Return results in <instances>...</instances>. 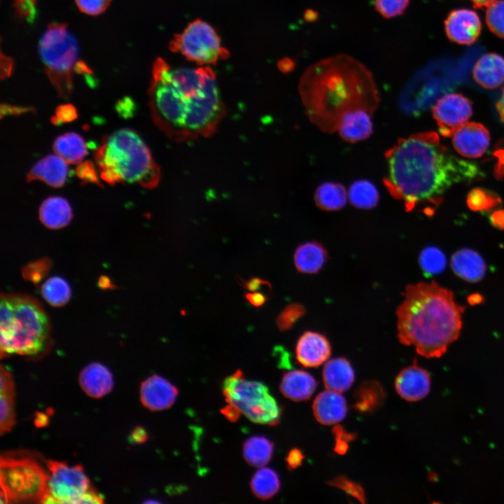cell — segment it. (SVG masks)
<instances>
[{"label": "cell", "instance_id": "obj_1", "mask_svg": "<svg viewBox=\"0 0 504 504\" xmlns=\"http://www.w3.org/2000/svg\"><path fill=\"white\" fill-rule=\"evenodd\" d=\"M385 158L383 181L391 195L402 201L407 211L416 210L429 216L451 186L484 175L476 164L454 155L435 132L398 139Z\"/></svg>", "mask_w": 504, "mask_h": 504}, {"label": "cell", "instance_id": "obj_2", "mask_svg": "<svg viewBox=\"0 0 504 504\" xmlns=\"http://www.w3.org/2000/svg\"><path fill=\"white\" fill-rule=\"evenodd\" d=\"M148 97L154 122L174 141L209 136L225 113L216 75L208 66L173 69L157 58Z\"/></svg>", "mask_w": 504, "mask_h": 504}, {"label": "cell", "instance_id": "obj_3", "mask_svg": "<svg viewBox=\"0 0 504 504\" xmlns=\"http://www.w3.org/2000/svg\"><path fill=\"white\" fill-rule=\"evenodd\" d=\"M299 93L309 120L326 133L356 110L374 113L379 94L371 71L356 58L340 53L322 59L302 75Z\"/></svg>", "mask_w": 504, "mask_h": 504}, {"label": "cell", "instance_id": "obj_4", "mask_svg": "<svg viewBox=\"0 0 504 504\" xmlns=\"http://www.w3.org/2000/svg\"><path fill=\"white\" fill-rule=\"evenodd\" d=\"M403 295L396 312L399 341L427 358L441 357L460 335L465 307L435 281L408 285Z\"/></svg>", "mask_w": 504, "mask_h": 504}, {"label": "cell", "instance_id": "obj_5", "mask_svg": "<svg viewBox=\"0 0 504 504\" xmlns=\"http://www.w3.org/2000/svg\"><path fill=\"white\" fill-rule=\"evenodd\" d=\"M94 158L102 179L110 185L136 183L150 189L160 181V170L150 150L132 130L121 129L106 136Z\"/></svg>", "mask_w": 504, "mask_h": 504}, {"label": "cell", "instance_id": "obj_6", "mask_svg": "<svg viewBox=\"0 0 504 504\" xmlns=\"http://www.w3.org/2000/svg\"><path fill=\"white\" fill-rule=\"evenodd\" d=\"M48 316L34 298L20 294L1 295V355L33 356L44 349L49 336Z\"/></svg>", "mask_w": 504, "mask_h": 504}, {"label": "cell", "instance_id": "obj_7", "mask_svg": "<svg viewBox=\"0 0 504 504\" xmlns=\"http://www.w3.org/2000/svg\"><path fill=\"white\" fill-rule=\"evenodd\" d=\"M39 55L58 94L66 98L71 93L72 74L78 62V44L66 24H49L39 42Z\"/></svg>", "mask_w": 504, "mask_h": 504}, {"label": "cell", "instance_id": "obj_8", "mask_svg": "<svg viewBox=\"0 0 504 504\" xmlns=\"http://www.w3.org/2000/svg\"><path fill=\"white\" fill-rule=\"evenodd\" d=\"M49 475L33 458L1 456L0 461L1 503H43L48 496Z\"/></svg>", "mask_w": 504, "mask_h": 504}, {"label": "cell", "instance_id": "obj_9", "mask_svg": "<svg viewBox=\"0 0 504 504\" xmlns=\"http://www.w3.org/2000/svg\"><path fill=\"white\" fill-rule=\"evenodd\" d=\"M223 392L226 401L236 405L251 421L270 426L279 422L281 408L267 387L246 379L240 370L224 380Z\"/></svg>", "mask_w": 504, "mask_h": 504}, {"label": "cell", "instance_id": "obj_10", "mask_svg": "<svg viewBox=\"0 0 504 504\" xmlns=\"http://www.w3.org/2000/svg\"><path fill=\"white\" fill-rule=\"evenodd\" d=\"M169 49L180 52L188 60L200 65L216 64L220 59L229 57V52L221 45L216 30L207 22L197 19L169 43Z\"/></svg>", "mask_w": 504, "mask_h": 504}, {"label": "cell", "instance_id": "obj_11", "mask_svg": "<svg viewBox=\"0 0 504 504\" xmlns=\"http://www.w3.org/2000/svg\"><path fill=\"white\" fill-rule=\"evenodd\" d=\"M48 496L43 503H80L82 497L92 489L80 465L49 460Z\"/></svg>", "mask_w": 504, "mask_h": 504}, {"label": "cell", "instance_id": "obj_12", "mask_svg": "<svg viewBox=\"0 0 504 504\" xmlns=\"http://www.w3.org/2000/svg\"><path fill=\"white\" fill-rule=\"evenodd\" d=\"M432 113L440 133L443 136L449 137L472 115V103L461 94H447L437 101L432 108Z\"/></svg>", "mask_w": 504, "mask_h": 504}, {"label": "cell", "instance_id": "obj_13", "mask_svg": "<svg viewBox=\"0 0 504 504\" xmlns=\"http://www.w3.org/2000/svg\"><path fill=\"white\" fill-rule=\"evenodd\" d=\"M482 24L477 13L470 9L451 11L445 21L444 29L449 39L461 45H471L480 34Z\"/></svg>", "mask_w": 504, "mask_h": 504}, {"label": "cell", "instance_id": "obj_14", "mask_svg": "<svg viewBox=\"0 0 504 504\" xmlns=\"http://www.w3.org/2000/svg\"><path fill=\"white\" fill-rule=\"evenodd\" d=\"M451 136L455 150L460 155L468 158H477L483 155L490 144L488 130L477 122L462 125Z\"/></svg>", "mask_w": 504, "mask_h": 504}, {"label": "cell", "instance_id": "obj_15", "mask_svg": "<svg viewBox=\"0 0 504 504\" xmlns=\"http://www.w3.org/2000/svg\"><path fill=\"white\" fill-rule=\"evenodd\" d=\"M398 394L404 400L415 402L424 398L430 390L428 372L419 366L414 360L412 365L402 369L395 379Z\"/></svg>", "mask_w": 504, "mask_h": 504}, {"label": "cell", "instance_id": "obj_16", "mask_svg": "<svg viewBox=\"0 0 504 504\" xmlns=\"http://www.w3.org/2000/svg\"><path fill=\"white\" fill-rule=\"evenodd\" d=\"M177 388L166 379L159 376L149 377L141 384L140 399L142 404L151 411L169 408L178 396Z\"/></svg>", "mask_w": 504, "mask_h": 504}, {"label": "cell", "instance_id": "obj_17", "mask_svg": "<svg viewBox=\"0 0 504 504\" xmlns=\"http://www.w3.org/2000/svg\"><path fill=\"white\" fill-rule=\"evenodd\" d=\"M331 354V346L323 335L313 331L304 332L295 347L296 359L306 368H316L325 363Z\"/></svg>", "mask_w": 504, "mask_h": 504}, {"label": "cell", "instance_id": "obj_18", "mask_svg": "<svg viewBox=\"0 0 504 504\" xmlns=\"http://www.w3.org/2000/svg\"><path fill=\"white\" fill-rule=\"evenodd\" d=\"M312 410L315 419L323 425L339 423L347 413L345 398L340 393L328 390L318 394L314 400Z\"/></svg>", "mask_w": 504, "mask_h": 504}, {"label": "cell", "instance_id": "obj_19", "mask_svg": "<svg viewBox=\"0 0 504 504\" xmlns=\"http://www.w3.org/2000/svg\"><path fill=\"white\" fill-rule=\"evenodd\" d=\"M67 174V162L57 154L49 155L32 167L27 174V181L39 180L58 188L64 184Z\"/></svg>", "mask_w": 504, "mask_h": 504}, {"label": "cell", "instance_id": "obj_20", "mask_svg": "<svg viewBox=\"0 0 504 504\" xmlns=\"http://www.w3.org/2000/svg\"><path fill=\"white\" fill-rule=\"evenodd\" d=\"M79 384L88 396L99 398L112 390L113 379L112 374L106 366L93 363L81 370Z\"/></svg>", "mask_w": 504, "mask_h": 504}, {"label": "cell", "instance_id": "obj_21", "mask_svg": "<svg viewBox=\"0 0 504 504\" xmlns=\"http://www.w3.org/2000/svg\"><path fill=\"white\" fill-rule=\"evenodd\" d=\"M472 76L484 88H498L504 83V58L494 52L482 55L473 67Z\"/></svg>", "mask_w": 504, "mask_h": 504}, {"label": "cell", "instance_id": "obj_22", "mask_svg": "<svg viewBox=\"0 0 504 504\" xmlns=\"http://www.w3.org/2000/svg\"><path fill=\"white\" fill-rule=\"evenodd\" d=\"M373 113L366 110H356L344 115L337 132L341 138L356 143L370 137L373 132Z\"/></svg>", "mask_w": 504, "mask_h": 504}, {"label": "cell", "instance_id": "obj_23", "mask_svg": "<svg viewBox=\"0 0 504 504\" xmlns=\"http://www.w3.org/2000/svg\"><path fill=\"white\" fill-rule=\"evenodd\" d=\"M316 387L315 378L309 372L299 370L285 373L280 384L281 393L296 402L309 400Z\"/></svg>", "mask_w": 504, "mask_h": 504}, {"label": "cell", "instance_id": "obj_24", "mask_svg": "<svg viewBox=\"0 0 504 504\" xmlns=\"http://www.w3.org/2000/svg\"><path fill=\"white\" fill-rule=\"evenodd\" d=\"M451 267L458 277L470 282L481 280L486 271L483 258L470 248H462L454 253L451 258Z\"/></svg>", "mask_w": 504, "mask_h": 504}, {"label": "cell", "instance_id": "obj_25", "mask_svg": "<svg viewBox=\"0 0 504 504\" xmlns=\"http://www.w3.org/2000/svg\"><path fill=\"white\" fill-rule=\"evenodd\" d=\"M322 377L328 390L342 393L353 384L355 372L350 362L344 357H340L332 358L326 363Z\"/></svg>", "mask_w": 504, "mask_h": 504}, {"label": "cell", "instance_id": "obj_26", "mask_svg": "<svg viewBox=\"0 0 504 504\" xmlns=\"http://www.w3.org/2000/svg\"><path fill=\"white\" fill-rule=\"evenodd\" d=\"M0 431L8 432L15 423V384L10 372L2 365L0 373Z\"/></svg>", "mask_w": 504, "mask_h": 504}, {"label": "cell", "instance_id": "obj_27", "mask_svg": "<svg viewBox=\"0 0 504 504\" xmlns=\"http://www.w3.org/2000/svg\"><path fill=\"white\" fill-rule=\"evenodd\" d=\"M328 258L327 251L320 243L313 241L300 245L294 253L297 270L304 274L317 273Z\"/></svg>", "mask_w": 504, "mask_h": 504}, {"label": "cell", "instance_id": "obj_28", "mask_svg": "<svg viewBox=\"0 0 504 504\" xmlns=\"http://www.w3.org/2000/svg\"><path fill=\"white\" fill-rule=\"evenodd\" d=\"M72 218V211L68 201L61 197H50L39 208V219L50 229H59L67 225Z\"/></svg>", "mask_w": 504, "mask_h": 504}, {"label": "cell", "instance_id": "obj_29", "mask_svg": "<svg viewBox=\"0 0 504 504\" xmlns=\"http://www.w3.org/2000/svg\"><path fill=\"white\" fill-rule=\"evenodd\" d=\"M385 398V391L379 382L364 381L355 391L354 407L361 414L372 413L381 407Z\"/></svg>", "mask_w": 504, "mask_h": 504}, {"label": "cell", "instance_id": "obj_30", "mask_svg": "<svg viewBox=\"0 0 504 504\" xmlns=\"http://www.w3.org/2000/svg\"><path fill=\"white\" fill-rule=\"evenodd\" d=\"M347 200V191L344 186L335 182H324L317 187L314 192L316 204L325 211L341 209L345 206Z\"/></svg>", "mask_w": 504, "mask_h": 504}, {"label": "cell", "instance_id": "obj_31", "mask_svg": "<svg viewBox=\"0 0 504 504\" xmlns=\"http://www.w3.org/2000/svg\"><path fill=\"white\" fill-rule=\"evenodd\" d=\"M53 150L67 163H80L87 153L84 139L75 132H68L56 138Z\"/></svg>", "mask_w": 504, "mask_h": 504}, {"label": "cell", "instance_id": "obj_32", "mask_svg": "<svg viewBox=\"0 0 504 504\" xmlns=\"http://www.w3.org/2000/svg\"><path fill=\"white\" fill-rule=\"evenodd\" d=\"M274 451L273 443L263 436H253L246 440L243 447V454L251 465L262 467L271 459Z\"/></svg>", "mask_w": 504, "mask_h": 504}, {"label": "cell", "instance_id": "obj_33", "mask_svg": "<svg viewBox=\"0 0 504 504\" xmlns=\"http://www.w3.org/2000/svg\"><path fill=\"white\" fill-rule=\"evenodd\" d=\"M347 195L354 206L363 209L374 208L379 199L377 187L366 179L355 181L349 187Z\"/></svg>", "mask_w": 504, "mask_h": 504}, {"label": "cell", "instance_id": "obj_34", "mask_svg": "<svg viewBox=\"0 0 504 504\" xmlns=\"http://www.w3.org/2000/svg\"><path fill=\"white\" fill-rule=\"evenodd\" d=\"M253 494L260 499H269L279 490L280 480L277 473L269 468H262L253 475L251 481Z\"/></svg>", "mask_w": 504, "mask_h": 504}, {"label": "cell", "instance_id": "obj_35", "mask_svg": "<svg viewBox=\"0 0 504 504\" xmlns=\"http://www.w3.org/2000/svg\"><path fill=\"white\" fill-rule=\"evenodd\" d=\"M41 293L49 304L53 307H61L69 302L71 290L69 284L65 279L54 276L48 279L43 284Z\"/></svg>", "mask_w": 504, "mask_h": 504}, {"label": "cell", "instance_id": "obj_36", "mask_svg": "<svg viewBox=\"0 0 504 504\" xmlns=\"http://www.w3.org/2000/svg\"><path fill=\"white\" fill-rule=\"evenodd\" d=\"M466 200L468 207L474 211H489L502 202L496 192L481 188L471 190Z\"/></svg>", "mask_w": 504, "mask_h": 504}, {"label": "cell", "instance_id": "obj_37", "mask_svg": "<svg viewBox=\"0 0 504 504\" xmlns=\"http://www.w3.org/2000/svg\"><path fill=\"white\" fill-rule=\"evenodd\" d=\"M419 260L420 267L426 275L441 273L447 264L444 254L434 246H428L422 250Z\"/></svg>", "mask_w": 504, "mask_h": 504}, {"label": "cell", "instance_id": "obj_38", "mask_svg": "<svg viewBox=\"0 0 504 504\" xmlns=\"http://www.w3.org/2000/svg\"><path fill=\"white\" fill-rule=\"evenodd\" d=\"M485 20L490 31L504 38V0L496 1L487 8Z\"/></svg>", "mask_w": 504, "mask_h": 504}, {"label": "cell", "instance_id": "obj_39", "mask_svg": "<svg viewBox=\"0 0 504 504\" xmlns=\"http://www.w3.org/2000/svg\"><path fill=\"white\" fill-rule=\"evenodd\" d=\"M328 484L336 487L351 496L361 503H366V496L363 486L358 482L344 475H339L328 482Z\"/></svg>", "mask_w": 504, "mask_h": 504}, {"label": "cell", "instance_id": "obj_40", "mask_svg": "<svg viewBox=\"0 0 504 504\" xmlns=\"http://www.w3.org/2000/svg\"><path fill=\"white\" fill-rule=\"evenodd\" d=\"M305 314L304 307L300 303L288 304L276 318V325L280 330H288Z\"/></svg>", "mask_w": 504, "mask_h": 504}, {"label": "cell", "instance_id": "obj_41", "mask_svg": "<svg viewBox=\"0 0 504 504\" xmlns=\"http://www.w3.org/2000/svg\"><path fill=\"white\" fill-rule=\"evenodd\" d=\"M410 0H374L375 10L384 18L402 15L407 10Z\"/></svg>", "mask_w": 504, "mask_h": 504}, {"label": "cell", "instance_id": "obj_42", "mask_svg": "<svg viewBox=\"0 0 504 504\" xmlns=\"http://www.w3.org/2000/svg\"><path fill=\"white\" fill-rule=\"evenodd\" d=\"M332 435L335 438V451L340 455L347 452L349 443L356 438V434L345 430L341 426H335L332 428Z\"/></svg>", "mask_w": 504, "mask_h": 504}, {"label": "cell", "instance_id": "obj_43", "mask_svg": "<svg viewBox=\"0 0 504 504\" xmlns=\"http://www.w3.org/2000/svg\"><path fill=\"white\" fill-rule=\"evenodd\" d=\"M49 267V261L47 262L46 259H42L27 265L23 269V275L28 280L37 282L45 276Z\"/></svg>", "mask_w": 504, "mask_h": 504}, {"label": "cell", "instance_id": "obj_44", "mask_svg": "<svg viewBox=\"0 0 504 504\" xmlns=\"http://www.w3.org/2000/svg\"><path fill=\"white\" fill-rule=\"evenodd\" d=\"M79 10L90 15L102 13L109 6L111 0H75Z\"/></svg>", "mask_w": 504, "mask_h": 504}, {"label": "cell", "instance_id": "obj_45", "mask_svg": "<svg viewBox=\"0 0 504 504\" xmlns=\"http://www.w3.org/2000/svg\"><path fill=\"white\" fill-rule=\"evenodd\" d=\"M76 174L83 183H91L102 186L97 177L96 167L92 162L85 161L78 163Z\"/></svg>", "mask_w": 504, "mask_h": 504}, {"label": "cell", "instance_id": "obj_46", "mask_svg": "<svg viewBox=\"0 0 504 504\" xmlns=\"http://www.w3.org/2000/svg\"><path fill=\"white\" fill-rule=\"evenodd\" d=\"M76 108L70 104H62L57 107L55 115L51 118L52 123H66L74 120L77 118Z\"/></svg>", "mask_w": 504, "mask_h": 504}, {"label": "cell", "instance_id": "obj_47", "mask_svg": "<svg viewBox=\"0 0 504 504\" xmlns=\"http://www.w3.org/2000/svg\"><path fill=\"white\" fill-rule=\"evenodd\" d=\"M304 456L302 452L297 448L291 449L286 458V462L289 470H294L302 464Z\"/></svg>", "mask_w": 504, "mask_h": 504}, {"label": "cell", "instance_id": "obj_48", "mask_svg": "<svg viewBox=\"0 0 504 504\" xmlns=\"http://www.w3.org/2000/svg\"><path fill=\"white\" fill-rule=\"evenodd\" d=\"M494 155L498 158L495 175L498 178H500L504 176V141L498 144Z\"/></svg>", "mask_w": 504, "mask_h": 504}, {"label": "cell", "instance_id": "obj_49", "mask_svg": "<svg viewBox=\"0 0 504 504\" xmlns=\"http://www.w3.org/2000/svg\"><path fill=\"white\" fill-rule=\"evenodd\" d=\"M243 286L248 291L255 292L261 289L263 286H267L271 288V285L269 281L264 280L260 278H252L248 281H242Z\"/></svg>", "mask_w": 504, "mask_h": 504}, {"label": "cell", "instance_id": "obj_50", "mask_svg": "<svg viewBox=\"0 0 504 504\" xmlns=\"http://www.w3.org/2000/svg\"><path fill=\"white\" fill-rule=\"evenodd\" d=\"M221 412L229 421L232 422L237 421L241 414L240 410L232 403H229L223 407Z\"/></svg>", "mask_w": 504, "mask_h": 504}, {"label": "cell", "instance_id": "obj_51", "mask_svg": "<svg viewBox=\"0 0 504 504\" xmlns=\"http://www.w3.org/2000/svg\"><path fill=\"white\" fill-rule=\"evenodd\" d=\"M246 300L253 306L259 307L264 304L267 300V296L260 292H251L245 294Z\"/></svg>", "mask_w": 504, "mask_h": 504}, {"label": "cell", "instance_id": "obj_52", "mask_svg": "<svg viewBox=\"0 0 504 504\" xmlns=\"http://www.w3.org/2000/svg\"><path fill=\"white\" fill-rule=\"evenodd\" d=\"M490 220L494 227L504 230V209L494 211L490 216Z\"/></svg>", "mask_w": 504, "mask_h": 504}, {"label": "cell", "instance_id": "obj_53", "mask_svg": "<svg viewBox=\"0 0 504 504\" xmlns=\"http://www.w3.org/2000/svg\"><path fill=\"white\" fill-rule=\"evenodd\" d=\"M1 57L5 59V61H4V59H1V78H4L10 76L13 68V62L11 58L7 56L2 55Z\"/></svg>", "mask_w": 504, "mask_h": 504}, {"label": "cell", "instance_id": "obj_54", "mask_svg": "<svg viewBox=\"0 0 504 504\" xmlns=\"http://www.w3.org/2000/svg\"><path fill=\"white\" fill-rule=\"evenodd\" d=\"M132 438L134 442L142 443L147 440L148 435L145 429H144L142 427L138 426L135 428L133 430L132 433Z\"/></svg>", "mask_w": 504, "mask_h": 504}, {"label": "cell", "instance_id": "obj_55", "mask_svg": "<svg viewBox=\"0 0 504 504\" xmlns=\"http://www.w3.org/2000/svg\"><path fill=\"white\" fill-rule=\"evenodd\" d=\"M295 62L289 57L282 58L278 63L279 69L283 72H289L295 68Z\"/></svg>", "mask_w": 504, "mask_h": 504}, {"label": "cell", "instance_id": "obj_56", "mask_svg": "<svg viewBox=\"0 0 504 504\" xmlns=\"http://www.w3.org/2000/svg\"><path fill=\"white\" fill-rule=\"evenodd\" d=\"M496 106L500 120L504 122V88L502 90L500 97L497 102Z\"/></svg>", "mask_w": 504, "mask_h": 504}, {"label": "cell", "instance_id": "obj_57", "mask_svg": "<svg viewBox=\"0 0 504 504\" xmlns=\"http://www.w3.org/2000/svg\"><path fill=\"white\" fill-rule=\"evenodd\" d=\"M303 16L305 21L307 22H312L316 20L318 17V13L317 11L309 8L304 11Z\"/></svg>", "mask_w": 504, "mask_h": 504}, {"label": "cell", "instance_id": "obj_58", "mask_svg": "<svg viewBox=\"0 0 504 504\" xmlns=\"http://www.w3.org/2000/svg\"><path fill=\"white\" fill-rule=\"evenodd\" d=\"M467 300L470 305H476L484 302V297L481 294L475 293L470 295Z\"/></svg>", "mask_w": 504, "mask_h": 504}, {"label": "cell", "instance_id": "obj_59", "mask_svg": "<svg viewBox=\"0 0 504 504\" xmlns=\"http://www.w3.org/2000/svg\"><path fill=\"white\" fill-rule=\"evenodd\" d=\"M476 8H488L497 0H469Z\"/></svg>", "mask_w": 504, "mask_h": 504}, {"label": "cell", "instance_id": "obj_60", "mask_svg": "<svg viewBox=\"0 0 504 504\" xmlns=\"http://www.w3.org/2000/svg\"><path fill=\"white\" fill-rule=\"evenodd\" d=\"M24 1L31 3V4H35V0H24Z\"/></svg>", "mask_w": 504, "mask_h": 504}]
</instances>
